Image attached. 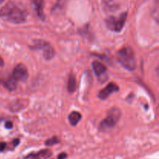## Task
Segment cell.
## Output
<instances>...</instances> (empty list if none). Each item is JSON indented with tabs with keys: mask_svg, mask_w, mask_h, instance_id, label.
I'll return each mask as SVG.
<instances>
[{
	"mask_svg": "<svg viewBox=\"0 0 159 159\" xmlns=\"http://www.w3.org/2000/svg\"><path fill=\"white\" fill-rule=\"evenodd\" d=\"M27 12L16 3H7L0 9V18L15 24H20L26 21Z\"/></svg>",
	"mask_w": 159,
	"mask_h": 159,
	"instance_id": "1",
	"label": "cell"
},
{
	"mask_svg": "<svg viewBox=\"0 0 159 159\" xmlns=\"http://www.w3.org/2000/svg\"><path fill=\"white\" fill-rule=\"evenodd\" d=\"M117 61L128 71H134L136 68V58L133 49L130 47H125L116 54Z\"/></svg>",
	"mask_w": 159,
	"mask_h": 159,
	"instance_id": "2",
	"label": "cell"
},
{
	"mask_svg": "<svg viewBox=\"0 0 159 159\" xmlns=\"http://www.w3.org/2000/svg\"><path fill=\"white\" fill-rule=\"evenodd\" d=\"M121 116V112L120 109L113 107L107 112V117L102 120L99 125L101 131H107L113 129L117 124Z\"/></svg>",
	"mask_w": 159,
	"mask_h": 159,
	"instance_id": "3",
	"label": "cell"
},
{
	"mask_svg": "<svg viewBox=\"0 0 159 159\" xmlns=\"http://www.w3.org/2000/svg\"><path fill=\"white\" fill-rule=\"evenodd\" d=\"M127 12L120 14L119 16H110L106 20V25L109 30L114 32H120L125 25Z\"/></svg>",
	"mask_w": 159,
	"mask_h": 159,
	"instance_id": "4",
	"label": "cell"
},
{
	"mask_svg": "<svg viewBox=\"0 0 159 159\" xmlns=\"http://www.w3.org/2000/svg\"><path fill=\"white\" fill-rule=\"evenodd\" d=\"M31 49L42 50L43 51V57L44 59L49 61L52 59L54 56V49L51 43L43 40H36L34 46H30Z\"/></svg>",
	"mask_w": 159,
	"mask_h": 159,
	"instance_id": "5",
	"label": "cell"
},
{
	"mask_svg": "<svg viewBox=\"0 0 159 159\" xmlns=\"http://www.w3.org/2000/svg\"><path fill=\"white\" fill-rule=\"evenodd\" d=\"M12 75L17 82H25L28 78L27 68L23 64H19L14 68Z\"/></svg>",
	"mask_w": 159,
	"mask_h": 159,
	"instance_id": "6",
	"label": "cell"
},
{
	"mask_svg": "<svg viewBox=\"0 0 159 159\" xmlns=\"http://www.w3.org/2000/svg\"><path fill=\"white\" fill-rule=\"evenodd\" d=\"M118 91H119V86L116 84H115L114 82H110V84L107 85V87H105L103 89L99 92L98 96L100 99L104 100V99H107L110 95Z\"/></svg>",
	"mask_w": 159,
	"mask_h": 159,
	"instance_id": "7",
	"label": "cell"
},
{
	"mask_svg": "<svg viewBox=\"0 0 159 159\" xmlns=\"http://www.w3.org/2000/svg\"><path fill=\"white\" fill-rule=\"evenodd\" d=\"M32 6L37 16L42 20H45V14L43 12L44 1L43 0H32Z\"/></svg>",
	"mask_w": 159,
	"mask_h": 159,
	"instance_id": "8",
	"label": "cell"
},
{
	"mask_svg": "<svg viewBox=\"0 0 159 159\" xmlns=\"http://www.w3.org/2000/svg\"><path fill=\"white\" fill-rule=\"evenodd\" d=\"M92 65H93V69L95 74L99 77V79H102V78L107 75V68L102 63L98 61H95L93 62Z\"/></svg>",
	"mask_w": 159,
	"mask_h": 159,
	"instance_id": "9",
	"label": "cell"
},
{
	"mask_svg": "<svg viewBox=\"0 0 159 159\" xmlns=\"http://www.w3.org/2000/svg\"><path fill=\"white\" fill-rule=\"evenodd\" d=\"M17 81L12 77V75L9 76V77L6 78L1 80V83L2 84L3 86L8 89L9 91H13L16 89L17 87Z\"/></svg>",
	"mask_w": 159,
	"mask_h": 159,
	"instance_id": "10",
	"label": "cell"
},
{
	"mask_svg": "<svg viewBox=\"0 0 159 159\" xmlns=\"http://www.w3.org/2000/svg\"><path fill=\"white\" fill-rule=\"evenodd\" d=\"M52 155V152L48 149H44V150L40 151L39 152L32 155H28V157H32L33 159H48Z\"/></svg>",
	"mask_w": 159,
	"mask_h": 159,
	"instance_id": "11",
	"label": "cell"
},
{
	"mask_svg": "<svg viewBox=\"0 0 159 159\" xmlns=\"http://www.w3.org/2000/svg\"><path fill=\"white\" fill-rule=\"evenodd\" d=\"M68 91L70 93H73L77 89V82H76V78L73 73H71L68 78Z\"/></svg>",
	"mask_w": 159,
	"mask_h": 159,
	"instance_id": "12",
	"label": "cell"
},
{
	"mask_svg": "<svg viewBox=\"0 0 159 159\" xmlns=\"http://www.w3.org/2000/svg\"><path fill=\"white\" fill-rule=\"evenodd\" d=\"M82 119V115L80 113L77 111H73L68 116V120L69 123L71 124V125L72 126H76L79 124V121Z\"/></svg>",
	"mask_w": 159,
	"mask_h": 159,
	"instance_id": "13",
	"label": "cell"
},
{
	"mask_svg": "<svg viewBox=\"0 0 159 159\" xmlns=\"http://www.w3.org/2000/svg\"><path fill=\"white\" fill-rule=\"evenodd\" d=\"M57 143H59V140L57 139V137H53V138L47 140L46 142H45V144H46L47 146H51L54 145V144H57Z\"/></svg>",
	"mask_w": 159,
	"mask_h": 159,
	"instance_id": "14",
	"label": "cell"
},
{
	"mask_svg": "<svg viewBox=\"0 0 159 159\" xmlns=\"http://www.w3.org/2000/svg\"><path fill=\"white\" fill-rule=\"evenodd\" d=\"M5 127H6V128L7 129H12V127H13V124H12V123L10 122V121H8V122L6 123Z\"/></svg>",
	"mask_w": 159,
	"mask_h": 159,
	"instance_id": "15",
	"label": "cell"
},
{
	"mask_svg": "<svg viewBox=\"0 0 159 159\" xmlns=\"http://www.w3.org/2000/svg\"><path fill=\"white\" fill-rule=\"evenodd\" d=\"M6 147V144L4 142H0V152H3Z\"/></svg>",
	"mask_w": 159,
	"mask_h": 159,
	"instance_id": "16",
	"label": "cell"
},
{
	"mask_svg": "<svg viewBox=\"0 0 159 159\" xmlns=\"http://www.w3.org/2000/svg\"><path fill=\"white\" fill-rule=\"evenodd\" d=\"M67 158V154L66 153H61L58 155L57 157V159H65Z\"/></svg>",
	"mask_w": 159,
	"mask_h": 159,
	"instance_id": "17",
	"label": "cell"
},
{
	"mask_svg": "<svg viewBox=\"0 0 159 159\" xmlns=\"http://www.w3.org/2000/svg\"><path fill=\"white\" fill-rule=\"evenodd\" d=\"M19 143H20V140L19 139H15L13 140V141H12V144H13L14 147H16V146L19 144Z\"/></svg>",
	"mask_w": 159,
	"mask_h": 159,
	"instance_id": "18",
	"label": "cell"
},
{
	"mask_svg": "<svg viewBox=\"0 0 159 159\" xmlns=\"http://www.w3.org/2000/svg\"><path fill=\"white\" fill-rule=\"evenodd\" d=\"M3 66H4V61H3V60L1 58V57H0V67Z\"/></svg>",
	"mask_w": 159,
	"mask_h": 159,
	"instance_id": "19",
	"label": "cell"
},
{
	"mask_svg": "<svg viewBox=\"0 0 159 159\" xmlns=\"http://www.w3.org/2000/svg\"><path fill=\"white\" fill-rule=\"evenodd\" d=\"M4 1H5V0H0V5L2 4V3L4 2Z\"/></svg>",
	"mask_w": 159,
	"mask_h": 159,
	"instance_id": "20",
	"label": "cell"
}]
</instances>
